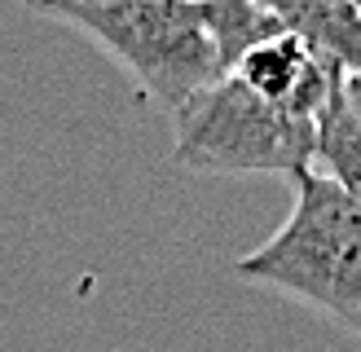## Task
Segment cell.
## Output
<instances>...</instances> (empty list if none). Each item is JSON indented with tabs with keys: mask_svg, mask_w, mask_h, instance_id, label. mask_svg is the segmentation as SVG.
Instances as JSON below:
<instances>
[{
	"mask_svg": "<svg viewBox=\"0 0 361 352\" xmlns=\"http://www.w3.org/2000/svg\"><path fill=\"white\" fill-rule=\"evenodd\" d=\"M23 5L84 31L168 115L225 75L198 0H23Z\"/></svg>",
	"mask_w": 361,
	"mask_h": 352,
	"instance_id": "7a4b0ae2",
	"label": "cell"
},
{
	"mask_svg": "<svg viewBox=\"0 0 361 352\" xmlns=\"http://www.w3.org/2000/svg\"><path fill=\"white\" fill-rule=\"evenodd\" d=\"M313 168L326 172L331 181L361 207V119L344 101V84L331 93V101L317 111V150Z\"/></svg>",
	"mask_w": 361,
	"mask_h": 352,
	"instance_id": "8992f818",
	"label": "cell"
},
{
	"mask_svg": "<svg viewBox=\"0 0 361 352\" xmlns=\"http://www.w3.org/2000/svg\"><path fill=\"white\" fill-rule=\"evenodd\" d=\"M278 23L339 75H361V5L353 0H264Z\"/></svg>",
	"mask_w": 361,
	"mask_h": 352,
	"instance_id": "5b68a950",
	"label": "cell"
},
{
	"mask_svg": "<svg viewBox=\"0 0 361 352\" xmlns=\"http://www.w3.org/2000/svg\"><path fill=\"white\" fill-rule=\"evenodd\" d=\"M198 9H203V23H207V35L216 44V58H221L225 75L238 66L247 49L286 31L264 0H198Z\"/></svg>",
	"mask_w": 361,
	"mask_h": 352,
	"instance_id": "52a82bcc",
	"label": "cell"
},
{
	"mask_svg": "<svg viewBox=\"0 0 361 352\" xmlns=\"http://www.w3.org/2000/svg\"><path fill=\"white\" fill-rule=\"evenodd\" d=\"M344 101L353 106V115L361 119V75H344Z\"/></svg>",
	"mask_w": 361,
	"mask_h": 352,
	"instance_id": "ba28073f",
	"label": "cell"
},
{
	"mask_svg": "<svg viewBox=\"0 0 361 352\" xmlns=\"http://www.w3.org/2000/svg\"><path fill=\"white\" fill-rule=\"evenodd\" d=\"M291 185V216L264 246L233 264V273L300 299L361 339V207L317 168L295 172Z\"/></svg>",
	"mask_w": 361,
	"mask_h": 352,
	"instance_id": "6da1fadb",
	"label": "cell"
},
{
	"mask_svg": "<svg viewBox=\"0 0 361 352\" xmlns=\"http://www.w3.org/2000/svg\"><path fill=\"white\" fill-rule=\"evenodd\" d=\"M172 163L212 176H295L313 168L317 119L256 97L221 75L172 111Z\"/></svg>",
	"mask_w": 361,
	"mask_h": 352,
	"instance_id": "3957f363",
	"label": "cell"
},
{
	"mask_svg": "<svg viewBox=\"0 0 361 352\" xmlns=\"http://www.w3.org/2000/svg\"><path fill=\"white\" fill-rule=\"evenodd\" d=\"M353 5H361V0H353Z\"/></svg>",
	"mask_w": 361,
	"mask_h": 352,
	"instance_id": "9c48e42d",
	"label": "cell"
},
{
	"mask_svg": "<svg viewBox=\"0 0 361 352\" xmlns=\"http://www.w3.org/2000/svg\"><path fill=\"white\" fill-rule=\"evenodd\" d=\"M229 75H238L256 97L286 106V111H300V115H313V119L331 101L335 88L344 84V75L322 62L309 44H300L291 31L247 49Z\"/></svg>",
	"mask_w": 361,
	"mask_h": 352,
	"instance_id": "277c9868",
	"label": "cell"
}]
</instances>
